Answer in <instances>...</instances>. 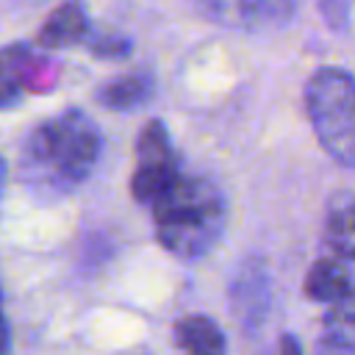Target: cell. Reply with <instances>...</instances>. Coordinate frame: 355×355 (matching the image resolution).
Here are the masks:
<instances>
[{
    "label": "cell",
    "mask_w": 355,
    "mask_h": 355,
    "mask_svg": "<svg viewBox=\"0 0 355 355\" xmlns=\"http://www.w3.org/2000/svg\"><path fill=\"white\" fill-rule=\"evenodd\" d=\"M103 133L80 108H64L31 128L19 150V180L42 202L75 191L97 166Z\"/></svg>",
    "instance_id": "obj_1"
},
{
    "label": "cell",
    "mask_w": 355,
    "mask_h": 355,
    "mask_svg": "<svg viewBox=\"0 0 355 355\" xmlns=\"http://www.w3.org/2000/svg\"><path fill=\"white\" fill-rule=\"evenodd\" d=\"M150 205L155 239L175 258H205L225 236L227 200L211 178L180 172Z\"/></svg>",
    "instance_id": "obj_2"
},
{
    "label": "cell",
    "mask_w": 355,
    "mask_h": 355,
    "mask_svg": "<svg viewBox=\"0 0 355 355\" xmlns=\"http://www.w3.org/2000/svg\"><path fill=\"white\" fill-rule=\"evenodd\" d=\"M305 111L324 153L341 164H355V86L341 67H322L305 83Z\"/></svg>",
    "instance_id": "obj_3"
},
{
    "label": "cell",
    "mask_w": 355,
    "mask_h": 355,
    "mask_svg": "<svg viewBox=\"0 0 355 355\" xmlns=\"http://www.w3.org/2000/svg\"><path fill=\"white\" fill-rule=\"evenodd\" d=\"M180 175V155L172 147L169 130L161 119H150L136 141V169L130 175V194L139 202H153Z\"/></svg>",
    "instance_id": "obj_4"
},
{
    "label": "cell",
    "mask_w": 355,
    "mask_h": 355,
    "mask_svg": "<svg viewBox=\"0 0 355 355\" xmlns=\"http://www.w3.org/2000/svg\"><path fill=\"white\" fill-rule=\"evenodd\" d=\"M205 17L244 31H272L294 17V0H200Z\"/></svg>",
    "instance_id": "obj_5"
},
{
    "label": "cell",
    "mask_w": 355,
    "mask_h": 355,
    "mask_svg": "<svg viewBox=\"0 0 355 355\" xmlns=\"http://www.w3.org/2000/svg\"><path fill=\"white\" fill-rule=\"evenodd\" d=\"M230 308L241 327H258L269 311V275L261 261H244L230 286Z\"/></svg>",
    "instance_id": "obj_6"
},
{
    "label": "cell",
    "mask_w": 355,
    "mask_h": 355,
    "mask_svg": "<svg viewBox=\"0 0 355 355\" xmlns=\"http://www.w3.org/2000/svg\"><path fill=\"white\" fill-rule=\"evenodd\" d=\"M89 36H92V22L86 14V6L80 0H64L42 22L36 42L47 50H64V47L86 44Z\"/></svg>",
    "instance_id": "obj_7"
},
{
    "label": "cell",
    "mask_w": 355,
    "mask_h": 355,
    "mask_svg": "<svg viewBox=\"0 0 355 355\" xmlns=\"http://www.w3.org/2000/svg\"><path fill=\"white\" fill-rule=\"evenodd\" d=\"M302 291H305V297L319 300V302L349 300L352 297V269H349V261H341V258H333V255H322L308 269Z\"/></svg>",
    "instance_id": "obj_8"
},
{
    "label": "cell",
    "mask_w": 355,
    "mask_h": 355,
    "mask_svg": "<svg viewBox=\"0 0 355 355\" xmlns=\"http://www.w3.org/2000/svg\"><path fill=\"white\" fill-rule=\"evenodd\" d=\"M172 338L183 355H227L225 333L205 313H186L175 319Z\"/></svg>",
    "instance_id": "obj_9"
},
{
    "label": "cell",
    "mask_w": 355,
    "mask_h": 355,
    "mask_svg": "<svg viewBox=\"0 0 355 355\" xmlns=\"http://www.w3.org/2000/svg\"><path fill=\"white\" fill-rule=\"evenodd\" d=\"M355 205H352V194L349 191H338L327 208L324 216V255L341 258L352 263V252H355Z\"/></svg>",
    "instance_id": "obj_10"
},
{
    "label": "cell",
    "mask_w": 355,
    "mask_h": 355,
    "mask_svg": "<svg viewBox=\"0 0 355 355\" xmlns=\"http://www.w3.org/2000/svg\"><path fill=\"white\" fill-rule=\"evenodd\" d=\"M155 92V80L147 72H128L105 80L97 89V103L111 111H133L141 108Z\"/></svg>",
    "instance_id": "obj_11"
},
{
    "label": "cell",
    "mask_w": 355,
    "mask_h": 355,
    "mask_svg": "<svg viewBox=\"0 0 355 355\" xmlns=\"http://www.w3.org/2000/svg\"><path fill=\"white\" fill-rule=\"evenodd\" d=\"M352 297L330 302L313 355H352Z\"/></svg>",
    "instance_id": "obj_12"
},
{
    "label": "cell",
    "mask_w": 355,
    "mask_h": 355,
    "mask_svg": "<svg viewBox=\"0 0 355 355\" xmlns=\"http://www.w3.org/2000/svg\"><path fill=\"white\" fill-rule=\"evenodd\" d=\"M33 64V53L28 44H8L0 50V108H11L19 103L28 89V69Z\"/></svg>",
    "instance_id": "obj_13"
},
{
    "label": "cell",
    "mask_w": 355,
    "mask_h": 355,
    "mask_svg": "<svg viewBox=\"0 0 355 355\" xmlns=\"http://www.w3.org/2000/svg\"><path fill=\"white\" fill-rule=\"evenodd\" d=\"M86 44L100 58H125L128 50H130V39H125L119 33H92L86 39Z\"/></svg>",
    "instance_id": "obj_14"
},
{
    "label": "cell",
    "mask_w": 355,
    "mask_h": 355,
    "mask_svg": "<svg viewBox=\"0 0 355 355\" xmlns=\"http://www.w3.org/2000/svg\"><path fill=\"white\" fill-rule=\"evenodd\" d=\"M322 17L327 22V28L338 31V33H349V11H352V0H319Z\"/></svg>",
    "instance_id": "obj_15"
},
{
    "label": "cell",
    "mask_w": 355,
    "mask_h": 355,
    "mask_svg": "<svg viewBox=\"0 0 355 355\" xmlns=\"http://www.w3.org/2000/svg\"><path fill=\"white\" fill-rule=\"evenodd\" d=\"M8 352H11V327L3 313V291H0V355H8Z\"/></svg>",
    "instance_id": "obj_16"
},
{
    "label": "cell",
    "mask_w": 355,
    "mask_h": 355,
    "mask_svg": "<svg viewBox=\"0 0 355 355\" xmlns=\"http://www.w3.org/2000/svg\"><path fill=\"white\" fill-rule=\"evenodd\" d=\"M277 355H305V352H302V347H300L297 336L283 333V336H280V341H277Z\"/></svg>",
    "instance_id": "obj_17"
},
{
    "label": "cell",
    "mask_w": 355,
    "mask_h": 355,
    "mask_svg": "<svg viewBox=\"0 0 355 355\" xmlns=\"http://www.w3.org/2000/svg\"><path fill=\"white\" fill-rule=\"evenodd\" d=\"M3 189H6V161L0 155V200H3Z\"/></svg>",
    "instance_id": "obj_18"
}]
</instances>
